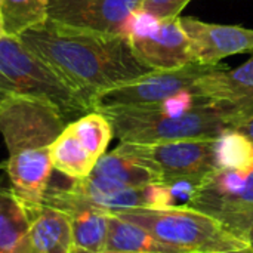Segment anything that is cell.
I'll return each mask as SVG.
<instances>
[{
    "label": "cell",
    "mask_w": 253,
    "mask_h": 253,
    "mask_svg": "<svg viewBox=\"0 0 253 253\" xmlns=\"http://www.w3.org/2000/svg\"><path fill=\"white\" fill-rule=\"evenodd\" d=\"M46 206L65 212L73 228V252L101 253L105 251L111 213L102 211L67 187H47Z\"/></svg>",
    "instance_id": "30bf717a"
},
{
    "label": "cell",
    "mask_w": 253,
    "mask_h": 253,
    "mask_svg": "<svg viewBox=\"0 0 253 253\" xmlns=\"http://www.w3.org/2000/svg\"><path fill=\"white\" fill-rule=\"evenodd\" d=\"M19 39L92 104L96 93L148 74L125 36L44 22ZM93 110V108H92Z\"/></svg>",
    "instance_id": "6da1fadb"
},
{
    "label": "cell",
    "mask_w": 253,
    "mask_h": 253,
    "mask_svg": "<svg viewBox=\"0 0 253 253\" xmlns=\"http://www.w3.org/2000/svg\"><path fill=\"white\" fill-rule=\"evenodd\" d=\"M190 1L191 0H142L141 10L163 21L178 18Z\"/></svg>",
    "instance_id": "7402d4cb"
},
{
    "label": "cell",
    "mask_w": 253,
    "mask_h": 253,
    "mask_svg": "<svg viewBox=\"0 0 253 253\" xmlns=\"http://www.w3.org/2000/svg\"><path fill=\"white\" fill-rule=\"evenodd\" d=\"M33 215L12 188L0 187V253H16Z\"/></svg>",
    "instance_id": "ac0fdd59"
},
{
    "label": "cell",
    "mask_w": 253,
    "mask_h": 253,
    "mask_svg": "<svg viewBox=\"0 0 253 253\" xmlns=\"http://www.w3.org/2000/svg\"><path fill=\"white\" fill-rule=\"evenodd\" d=\"M248 243H249V246L253 248V225L252 228H251V231H249V234H248Z\"/></svg>",
    "instance_id": "484cf974"
},
{
    "label": "cell",
    "mask_w": 253,
    "mask_h": 253,
    "mask_svg": "<svg viewBox=\"0 0 253 253\" xmlns=\"http://www.w3.org/2000/svg\"><path fill=\"white\" fill-rule=\"evenodd\" d=\"M127 40L136 59L151 71L176 70L196 62L179 16L163 19L150 34Z\"/></svg>",
    "instance_id": "8fae6325"
},
{
    "label": "cell",
    "mask_w": 253,
    "mask_h": 253,
    "mask_svg": "<svg viewBox=\"0 0 253 253\" xmlns=\"http://www.w3.org/2000/svg\"><path fill=\"white\" fill-rule=\"evenodd\" d=\"M221 65H203L191 62L185 67L168 71H150L135 80L96 93L92 99L93 111L104 108H145L156 107L178 92L190 90L205 74Z\"/></svg>",
    "instance_id": "ba28073f"
},
{
    "label": "cell",
    "mask_w": 253,
    "mask_h": 253,
    "mask_svg": "<svg viewBox=\"0 0 253 253\" xmlns=\"http://www.w3.org/2000/svg\"><path fill=\"white\" fill-rule=\"evenodd\" d=\"M184 208L203 212L248 242L253 225V169L213 170L193 188Z\"/></svg>",
    "instance_id": "8992f818"
},
{
    "label": "cell",
    "mask_w": 253,
    "mask_h": 253,
    "mask_svg": "<svg viewBox=\"0 0 253 253\" xmlns=\"http://www.w3.org/2000/svg\"><path fill=\"white\" fill-rule=\"evenodd\" d=\"M199 102H202V101L199 98H196L191 93V90H182V92L175 93L173 96L166 98L154 108H157L169 116H181V114L190 111L191 108H194Z\"/></svg>",
    "instance_id": "603a6c76"
},
{
    "label": "cell",
    "mask_w": 253,
    "mask_h": 253,
    "mask_svg": "<svg viewBox=\"0 0 253 253\" xmlns=\"http://www.w3.org/2000/svg\"><path fill=\"white\" fill-rule=\"evenodd\" d=\"M215 253H253L252 246H246L242 249H233V251H224V252H215Z\"/></svg>",
    "instance_id": "d4e9b609"
},
{
    "label": "cell",
    "mask_w": 253,
    "mask_h": 253,
    "mask_svg": "<svg viewBox=\"0 0 253 253\" xmlns=\"http://www.w3.org/2000/svg\"><path fill=\"white\" fill-rule=\"evenodd\" d=\"M215 142L216 139H182L156 144L120 142L119 147L153 166L165 185L197 187L216 170Z\"/></svg>",
    "instance_id": "52a82bcc"
},
{
    "label": "cell",
    "mask_w": 253,
    "mask_h": 253,
    "mask_svg": "<svg viewBox=\"0 0 253 253\" xmlns=\"http://www.w3.org/2000/svg\"><path fill=\"white\" fill-rule=\"evenodd\" d=\"M0 1H1V0H0Z\"/></svg>",
    "instance_id": "f1b7e54d"
},
{
    "label": "cell",
    "mask_w": 253,
    "mask_h": 253,
    "mask_svg": "<svg viewBox=\"0 0 253 253\" xmlns=\"http://www.w3.org/2000/svg\"><path fill=\"white\" fill-rule=\"evenodd\" d=\"M3 36H6V33H4V27H3V18L0 13V37H3Z\"/></svg>",
    "instance_id": "4316f807"
},
{
    "label": "cell",
    "mask_w": 253,
    "mask_h": 253,
    "mask_svg": "<svg viewBox=\"0 0 253 253\" xmlns=\"http://www.w3.org/2000/svg\"><path fill=\"white\" fill-rule=\"evenodd\" d=\"M50 160L53 170H58L68 179L87 178L98 162L83 147L68 126H65L61 135L50 145Z\"/></svg>",
    "instance_id": "e0dca14e"
},
{
    "label": "cell",
    "mask_w": 253,
    "mask_h": 253,
    "mask_svg": "<svg viewBox=\"0 0 253 253\" xmlns=\"http://www.w3.org/2000/svg\"><path fill=\"white\" fill-rule=\"evenodd\" d=\"M113 215L136 224L157 239L187 253H215L242 249L249 243L215 218L184 206L139 208Z\"/></svg>",
    "instance_id": "5b68a950"
},
{
    "label": "cell",
    "mask_w": 253,
    "mask_h": 253,
    "mask_svg": "<svg viewBox=\"0 0 253 253\" xmlns=\"http://www.w3.org/2000/svg\"><path fill=\"white\" fill-rule=\"evenodd\" d=\"M141 6L142 0H47V21L86 31L125 36L129 18Z\"/></svg>",
    "instance_id": "9c48e42d"
},
{
    "label": "cell",
    "mask_w": 253,
    "mask_h": 253,
    "mask_svg": "<svg viewBox=\"0 0 253 253\" xmlns=\"http://www.w3.org/2000/svg\"><path fill=\"white\" fill-rule=\"evenodd\" d=\"M200 101L222 102L253 113V56L243 65L230 70L227 65L205 74L190 89Z\"/></svg>",
    "instance_id": "4fadbf2b"
},
{
    "label": "cell",
    "mask_w": 253,
    "mask_h": 253,
    "mask_svg": "<svg viewBox=\"0 0 253 253\" xmlns=\"http://www.w3.org/2000/svg\"><path fill=\"white\" fill-rule=\"evenodd\" d=\"M73 228L65 212L46 206L31 219L16 253H71Z\"/></svg>",
    "instance_id": "5bb4252c"
},
{
    "label": "cell",
    "mask_w": 253,
    "mask_h": 253,
    "mask_svg": "<svg viewBox=\"0 0 253 253\" xmlns=\"http://www.w3.org/2000/svg\"><path fill=\"white\" fill-rule=\"evenodd\" d=\"M0 95L28 96L56 107L65 119L93 111L90 101L19 37H0Z\"/></svg>",
    "instance_id": "277c9868"
},
{
    "label": "cell",
    "mask_w": 253,
    "mask_h": 253,
    "mask_svg": "<svg viewBox=\"0 0 253 253\" xmlns=\"http://www.w3.org/2000/svg\"><path fill=\"white\" fill-rule=\"evenodd\" d=\"M0 13L6 36L19 37L47 22V0H1Z\"/></svg>",
    "instance_id": "d6986e66"
},
{
    "label": "cell",
    "mask_w": 253,
    "mask_h": 253,
    "mask_svg": "<svg viewBox=\"0 0 253 253\" xmlns=\"http://www.w3.org/2000/svg\"><path fill=\"white\" fill-rule=\"evenodd\" d=\"M65 126V116L49 102L12 95L0 99V133L9 154L4 168L33 218L43 208L53 172L50 145Z\"/></svg>",
    "instance_id": "7a4b0ae2"
},
{
    "label": "cell",
    "mask_w": 253,
    "mask_h": 253,
    "mask_svg": "<svg viewBox=\"0 0 253 253\" xmlns=\"http://www.w3.org/2000/svg\"><path fill=\"white\" fill-rule=\"evenodd\" d=\"M179 22L190 39L196 62L218 65L230 55L253 52L251 28L205 22L194 16H179Z\"/></svg>",
    "instance_id": "7c38bea8"
},
{
    "label": "cell",
    "mask_w": 253,
    "mask_h": 253,
    "mask_svg": "<svg viewBox=\"0 0 253 253\" xmlns=\"http://www.w3.org/2000/svg\"><path fill=\"white\" fill-rule=\"evenodd\" d=\"M111 123L120 142L156 144L182 139H216L233 130L246 114L230 104L202 101L181 116H169L154 107L99 110Z\"/></svg>",
    "instance_id": "3957f363"
},
{
    "label": "cell",
    "mask_w": 253,
    "mask_h": 253,
    "mask_svg": "<svg viewBox=\"0 0 253 253\" xmlns=\"http://www.w3.org/2000/svg\"><path fill=\"white\" fill-rule=\"evenodd\" d=\"M233 130H237V132L243 133L245 136H248L253 142V113L245 116L243 119H240Z\"/></svg>",
    "instance_id": "cb8c5ba5"
},
{
    "label": "cell",
    "mask_w": 253,
    "mask_h": 253,
    "mask_svg": "<svg viewBox=\"0 0 253 253\" xmlns=\"http://www.w3.org/2000/svg\"><path fill=\"white\" fill-rule=\"evenodd\" d=\"M216 169L249 172L253 169V142L237 130H227L215 142Z\"/></svg>",
    "instance_id": "44dd1931"
},
{
    "label": "cell",
    "mask_w": 253,
    "mask_h": 253,
    "mask_svg": "<svg viewBox=\"0 0 253 253\" xmlns=\"http://www.w3.org/2000/svg\"><path fill=\"white\" fill-rule=\"evenodd\" d=\"M104 252L187 253L153 236L145 228L111 213Z\"/></svg>",
    "instance_id": "2e32d148"
},
{
    "label": "cell",
    "mask_w": 253,
    "mask_h": 253,
    "mask_svg": "<svg viewBox=\"0 0 253 253\" xmlns=\"http://www.w3.org/2000/svg\"><path fill=\"white\" fill-rule=\"evenodd\" d=\"M92 157L99 160L114 136L110 120L99 111H90L67 125Z\"/></svg>",
    "instance_id": "ffe728a7"
},
{
    "label": "cell",
    "mask_w": 253,
    "mask_h": 253,
    "mask_svg": "<svg viewBox=\"0 0 253 253\" xmlns=\"http://www.w3.org/2000/svg\"><path fill=\"white\" fill-rule=\"evenodd\" d=\"M89 176L123 187H145L163 184L160 173L153 166L126 153L120 147L99 157Z\"/></svg>",
    "instance_id": "9a60e30c"
},
{
    "label": "cell",
    "mask_w": 253,
    "mask_h": 253,
    "mask_svg": "<svg viewBox=\"0 0 253 253\" xmlns=\"http://www.w3.org/2000/svg\"><path fill=\"white\" fill-rule=\"evenodd\" d=\"M101 253H120V252H101Z\"/></svg>",
    "instance_id": "83f0119b"
}]
</instances>
